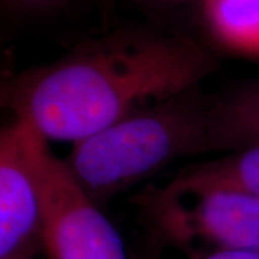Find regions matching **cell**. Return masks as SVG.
I'll list each match as a JSON object with an SVG mask.
<instances>
[{"label":"cell","mask_w":259,"mask_h":259,"mask_svg":"<svg viewBox=\"0 0 259 259\" xmlns=\"http://www.w3.org/2000/svg\"><path fill=\"white\" fill-rule=\"evenodd\" d=\"M218 62L190 37L118 29L3 83L2 104L48 140L72 144L154 104L199 88Z\"/></svg>","instance_id":"cell-1"},{"label":"cell","mask_w":259,"mask_h":259,"mask_svg":"<svg viewBox=\"0 0 259 259\" xmlns=\"http://www.w3.org/2000/svg\"><path fill=\"white\" fill-rule=\"evenodd\" d=\"M213 102L194 88L154 104L74 143L65 164L98 204L175 160L212 151Z\"/></svg>","instance_id":"cell-2"},{"label":"cell","mask_w":259,"mask_h":259,"mask_svg":"<svg viewBox=\"0 0 259 259\" xmlns=\"http://www.w3.org/2000/svg\"><path fill=\"white\" fill-rule=\"evenodd\" d=\"M133 203L161 241L187 252L236 249L259 252V199L236 190L199 185L180 176L146 187Z\"/></svg>","instance_id":"cell-3"},{"label":"cell","mask_w":259,"mask_h":259,"mask_svg":"<svg viewBox=\"0 0 259 259\" xmlns=\"http://www.w3.org/2000/svg\"><path fill=\"white\" fill-rule=\"evenodd\" d=\"M44 190L42 252L47 259H127L110 219L45 143L39 153Z\"/></svg>","instance_id":"cell-4"},{"label":"cell","mask_w":259,"mask_h":259,"mask_svg":"<svg viewBox=\"0 0 259 259\" xmlns=\"http://www.w3.org/2000/svg\"><path fill=\"white\" fill-rule=\"evenodd\" d=\"M49 140L13 115L0 133V259H32L42 250L44 190L39 153Z\"/></svg>","instance_id":"cell-5"},{"label":"cell","mask_w":259,"mask_h":259,"mask_svg":"<svg viewBox=\"0 0 259 259\" xmlns=\"http://www.w3.org/2000/svg\"><path fill=\"white\" fill-rule=\"evenodd\" d=\"M259 143V78L216 97L212 108V151H235Z\"/></svg>","instance_id":"cell-6"},{"label":"cell","mask_w":259,"mask_h":259,"mask_svg":"<svg viewBox=\"0 0 259 259\" xmlns=\"http://www.w3.org/2000/svg\"><path fill=\"white\" fill-rule=\"evenodd\" d=\"M213 37L242 55L259 56V0H202Z\"/></svg>","instance_id":"cell-7"},{"label":"cell","mask_w":259,"mask_h":259,"mask_svg":"<svg viewBox=\"0 0 259 259\" xmlns=\"http://www.w3.org/2000/svg\"><path fill=\"white\" fill-rule=\"evenodd\" d=\"M179 176L192 183L225 187L259 199V143L192 167Z\"/></svg>","instance_id":"cell-8"},{"label":"cell","mask_w":259,"mask_h":259,"mask_svg":"<svg viewBox=\"0 0 259 259\" xmlns=\"http://www.w3.org/2000/svg\"><path fill=\"white\" fill-rule=\"evenodd\" d=\"M187 259H259V252L236 249H192Z\"/></svg>","instance_id":"cell-9"},{"label":"cell","mask_w":259,"mask_h":259,"mask_svg":"<svg viewBox=\"0 0 259 259\" xmlns=\"http://www.w3.org/2000/svg\"><path fill=\"white\" fill-rule=\"evenodd\" d=\"M13 8L26 10H42L47 8H52L54 5L62 2V0H3Z\"/></svg>","instance_id":"cell-10"},{"label":"cell","mask_w":259,"mask_h":259,"mask_svg":"<svg viewBox=\"0 0 259 259\" xmlns=\"http://www.w3.org/2000/svg\"><path fill=\"white\" fill-rule=\"evenodd\" d=\"M154 5H182L185 2H189V0H148Z\"/></svg>","instance_id":"cell-11"}]
</instances>
